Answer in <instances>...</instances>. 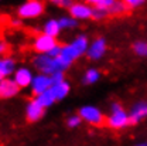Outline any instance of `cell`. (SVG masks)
I'll return each instance as SVG.
<instances>
[{"instance_id":"obj_1","label":"cell","mask_w":147,"mask_h":146,"mask_svg":"<svg viewBox=\"0 0 147 146\" xmlns=\"http://www.w3.org/2000/svg\"><path fill=\"white\" fill-rule=\"evenodd\" d=\"M89 43L91 41H89L86 34H78L76 37H74L69 43L61 45V53L57 57L61 71L65 73V70H68L72 65L74 61H76L82 55H86Z\"/></svg>"},{"instance_id":"obj_2","label":"cell","mask_w":147,"mask_h":146,"mask_svg":"<svg viewBox=\"0 0 147 146\" xmlns=\"http://www.w3.org/2000/svg\"><path fill=\"white\" fill-rule=\"evenodd\" d=\"M105 124L108 125V128L113 129V130H122V129L127 128L129 125H131L129 111L125 109L119 101H113L109 107V115L106 116Z\"/></svg>"},{"instance_id":"obj_3","label":"cell","mask_w":147,"mask_h":146,"mask_svg":"<svg viewBox=\"0 0 147 146\" xmlns=\"http://www.w3.org/2000/svg\"><path fill=\"white\" fill-rule=\"evenodd\" d=\"M45 12L44 0H24L17 7V17L21 20H34L41 17Z\"/></svg>"},{"instance_id":"obj_4","label":"cell","mask_w":147,"mask_h":146,"mask_svg":"<svg viewBox=\"0 0 147 146\" xmlns=\"http://www.w3.org/2000/svg\"><path fill=\"white\" fill-rule=\"evenodd\" d=\"M33 67L37 70V73L45 74V75H53V74L61 71L58 60L53 58L48 54H36L33 57ZM64 73V71H62Z\"/></svg>"},{"instance_id":"obj_5","label":"cell","mask_w":147,"mask_h":146,"mask_svg":"<svg viewBox=\"0 0 147 146\" xmlns=\"http://www.w3.org/2000/svg\"><path fill=\"white\" fill-rule=\"evenodd\" d=\"M78 115L81 116L82 122H86L92 126H100L106 121V116L103 115L102 109L96 105H91V104L82 105L78 111Z\"/></svg>"},{"instance_id":"obj_6","label":"cell","mask_w":147,"mask_h":146,"mask_svg":"<svg viewBox=\"0 0 147 146\" xmlns=\"http://www.w3.org/2000/svg\"><path fill=\"white\" fill-rule=\"evenodd\" d=\"M33 50L36 51V54H48L51 50H54L57 45H59L58 40L55 37L47 36L44 33H40L33 38Z\"/></svg>"},{"instance_id":"obj_7","label":"cell","mask_w":147,"mask_h":146,"mask_svg":"<svg viewBox=\"0 0 147 146\" xmlns=\"http://www.w3.org/2000/svg\"><path fill=\"white\" fill-rule=\"evenodd\" d=\"M108 51V41L105 37H96L89 43L88 51H86V57L91 61H99L102 60Z\"/></svg>"},{"instance_id":"obj_8","label":"cell","mask_w":147,"mask_h":146,"mask_svg":"<svg viewBox=\"0 0 147 146\" xmlns=\"http://www.w3.org/2000/svg\"><path fill=\"white\" fill-rule=\"evenodd\" d=\"M68 14L76 21H85L93 18V7L85 1H74L72 6L68 9Z\"/></svg>"},{"instance_id":"obj_9","label":"cell","mask_w":147,"mask_h":146,"mask_svg":"<svg viewBox=\"0 0 147 146\" xmlns=\"http://www.w3.org/2000/svg\"><path fill=\"white\" fill-rule=\"evenodd\" d=\"M36 74L33 73V70L27 65H20L17 67V70L13 74V79L14 82L18 85L20 90H24V88H30L31 82H33V78H34Z\"/></svg>"},{"instance_id":"obj_10","label":"cell","mask_w":147,"mask_h":146,"mask_svg":"<svg viewBox=\"0 0 147 146\" xmlns=\"http://www.w3.org/2000/svg\"><path fill=\"white\" fill-rule=\"evenodd\" d=\"M53 88V81H51V77L50 75H45V74H40L37 73L34 75V78H33V82H31V85H30V91L31 94L37 96V95H40V94H42V92L48 91V90H51Z\"/></svg>"},{"instance_id":"obj_11","label":"cell","mask_w":147,"mask_h":146,"mask_svg":"<svg viewBox=\"0 0 147 146\" xmlns=\"http://www.w3.org/2000/svg\"><path fill=\"white\" fill-rule=\"evenodd\" d=\"M129 116H130V124L136 125L142 121H144L147 118V101L146 99H140L137 102H134L131 105V108L129 111Z\"/></svg>"},{"instance_id":"obj_12","label":"cell","mask_w":147,"mask_h":146,"mask_svg":"<svg viewBox=\"0 0 147 146\" xmlns=\"http://www.w3.org/2000/svg\"><path fill=\"white\" fill-rule=\"evenodd\" d=\"M24 111H26V119L28 122H38L45 113V108H42L34 98L26 104Z\"/></svg>"},{"instance_id":"obj_13","label":"cell","mask_w":147,"mask_h":146,"mask_svg":"<svg viewBox=\"0 0 147 146\" xmlns=\"http://www.w3.org/2000/svg\"><path fill=\"white\" fill-rule=\"evenodd\" d=\"M20 88L13 78H6L0 81V99H11L20 94Z\"/></svg>"},{"instance_id":"obj_14","label":"cell","mask_w":147,"mask_h":146,"mask_svg":"<svg viewBox=\"0 0 147 146\" xmlns=\"http://www.w3.org/2000/svg\"><path fill=\"white\" fill-rule=\"evenodd\" d=\"M16 70H17V62L13 57L10 55L0 57V81L11 78Z\"/></svg>"},{"instance_id":"obj_15","label":"cell","mask_w":147,"mask_h":146,"mask_svg":"<svg viewBox=\"0 0 147 146\" xmlns=\"http://www.w3.org/2000/svg\"><path fill=\"white\" fill-rule=\"evenodd\" d=\"M61 31H62V29H61V24H59L58 18H48L41 27V33H44L47 36L55 37V38L61 34Z\"/></svg>"},{"instance_id":"obj_16","label":"cell","mask_w":147,"mask_h":146,"mask_svg":"<svg viewBox=\"0 0 147 146\" xmlns=\"http://www.w3.org/2000/svg\"><path fill=\"white\" fill-rule=\"evenodd\" d=\"M51 90H53V92H54L57 102H58V101H64V99L69 95V92H71V84H69V81L64 79L62 82L53 85Z\"/></svg>"},{"instance_id":"obj_17","label":"cell","mask_w":147,"mask_h":146,"mask_svg":"<svg viewBox=\"0 0 147 146\" xmlns=\"http://www.w3.org/2000/svg\"><path fill=\"white\" fill-rule=\"evenodd\" d=\"M34 99H36L37 102L42 107V108H45V109H48V108H51L53 105H54L55 102H57V99H55V95L53 90H48V91L42 92V94H40V95H37L34 96Z\"/></svg>"},{"instance_id":"obj_18","label":"cell","mask_w":147,"mask_h":146,"mask_svg":"<svg viewBox=\"0 0 147 146\" xmlns=\"http://www.w3.org/2000/svg\"><path fill=\"white\" fill-rule=\"evenodd\" d=\"M100 71L95 67H91L88 70H85V73L82 75V84L84 85H93L100 79Z\"/></svg>"},{"instance_id":"obj_19","label":"cell","mask_w":147,"mask_h":146,"mask_svg":"<svg viewBox=\"0 0 147 146\" xmlns=\"http://www.w3.org/2000/svg\"><path fill=\"white\" fill-rule=\"evenodd\" d=\"M129 12V7L126 6V3L123 0H115V3L112 4L108 10L110 16H123Z\"/></svg>"},{"instance_id":"obj_20","label":"cell","mask_w":147,"mask_h":146,"mask_svg":"<svg viewBox=\"0 0 147 146\" xmlns=\"http://www.w3.org/2000/svg\"><path fill=\"white\" fill-rule=\"evenodd\" d=\"M134 54L139 55V57H143L147 58V40H139V41H134L133 45H131Z\"/></svg>"},{"instance_id":"obj_21","label":"cell","mask_w":147,"mask_h":146,"mask_svg":"<svg viewBox=\"0 0 147 146\" xmlns=\"http://www.w3.org/2000/svg\"><path fill=\"white\" fill-rule=\"evenodd\" d=\"M58 20H59V24H61V29L62 30H74V29L78 27V23H79L74 17H71L69 14L68 16H62V17L58 18Z\"/></svg>"},{"instance_id":"obj_22","label":"cell","mask_w":147,"mask_h":146,"mask_svg":"<svg viewBox=\"0 0 147 146\" xmlns=\"http://www.w3.org/2000/svg\"><path fill=\"white\" fill-rule=\"evenodd\" d=\"M65 124H67V126H68L69 129H76V128H79V126H81L82 119H81V116H79L78 113H71V115H68V116H67Z\"/></svg>"},{"instance_id":"obj_23","label":"cell","mask_w":147,"mask_h":146,"mask_svg":"<svg viewBox=\"0 0 147 146\" xmlns=\"http://www.w3.org/2000/svg\"><path fill=\"white\" fill-rule=\"evenodd\" d=\"M85 3H88L92 7H100V9H106L109 10V7L115 3V0H82Z\"/></svg>"},{"instance_id":"obj_24","label":"cell","mask_w":147,"mask_h":146,"mask_svg":"<svg viewBox=\"0 0 147 146\" xmlns=\"http://www.w3.org/2000/svg\"><path fill=\"white\" fill-rule=\"evenodd\" d=\"M109 16L108 10L106 9H100V7H93V20H105V18Z\"/></svg>"},{"instance_id":"obj_25","label":"cell","mask_w":147,"mask_h":146,"mask_svg":"<svg viewBox=\"0 0 147 146\" xmlns=\"http://www.w3.org/2000/svg\"><path fill=\"white\" fill-rule=\"evenodd\" d=\"M129 7V10H134V9H140L143 6H146L147 0H123Z\"/></svg>"},{"instance_id":"obj_26","label":"cell","mask_w":147,"mask_h":146,"mask_svg":"<svg viewBox=\"0 0 147 146\" xmlns=\"http://www.w3.org/2000/svg\"><path fill=\"white\" fill-rule=\"evenodd\" d=\"M48 1H50L51 4L57 6V7H61V9H69L75 0H48Z\"/></svg>"},{"instance_id":"obj_27","label":"cell","mask_w":147,"mask_h":146,"mask_svg":"<svg viewBox=\"0 0 147 146\" xmlns=\"http://www.w3.org/2000/svg\"><path fill=\"white\" fill-rule=\"evenodd\" d=\"M65 79V74L62 73V71H58V73H55L51 75V81H53V85L55 84H59V82H62Z\"/></svg>"},{"instance_id":"obj_28","label":"cell","mask_w":147,"mask_h":146,"mask_svg":"<svg viewBox=\"0 0 147 146\" xmlns=\"http://www.w3.org/2000/svg\"><path fill=\"white\" fill-rule=\"evenodd\" d=\"M10 50V45L6 40H0V57H4V55L9 53Z\"/></svg>"},{"instance_id":"obj_29","label":"cell","mask_w":147,"mask_h":146,"mask_svg":"<svg viewBox=\"0 0 147 146\" xmlns=\"http://www.w3.org/2000/svg\"><path fill=\"white\" fill-rule=\"evenodd\" d=\"M10 26L13 27V29H20L21 26H23V20L20 17H13L10 18Z\"/></svg>"},{"instance_id":"obj_30","label":"cell","mask_w":147,"mask_h":146,"mask_svg":"<svg viewBox=\"0 0 147 146\" xmlns=\"http://www.w3.org/2000/svg\"><path fill=\"white\" fill-rule=\"evenodd\" d=\"M134 146H147V142H140V143H136Z\"/></svg>"}]
</instances>
